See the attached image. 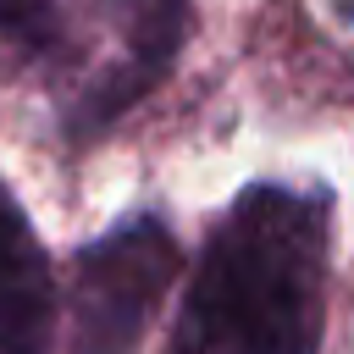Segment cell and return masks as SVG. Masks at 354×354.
I'll list each match as a JSON object with an SVG mask.
<instances>
[{"label":"cell","mask_w":354,"mask_h":354,"mask_svg":"<svg viewBox=\"0 0 354 354\" xmlns=\"http://www.w3.org/2000/svg\"><path fill=\"white\" fill-rule=\"evenodd\" d=\"M55 271L28 210L0 194V354H50Z\"/></svg>","instance_id":"obj_4"},{"label":"cell","mask_w":354,"mask_h":354,"mask_svg":"<svg viewBox=\"0 0 354 354\" xmlns=\"http://www.w3.org/2000/svg\"><path fill=\"white\" fill-rule=\"evenodd\" d=\"M332 194L249 183L205 232L171 354H315L326 332Z\"/></svg>","instance_id":"obj_1"},{"label":"cell","mask_w":354,"mask_h":354,"mask_svg":"<svg viewBox=\"0 0 354 354\" xmlns=\"http://www.w3.org/2000/svg\"><path fill=\"white\" fill-rule=\"evenodd\" d=\"M66 33V0H0V44L11 55H55Z\"/></svg>","instance_id":"obj_5"},{"label":"cell","mask_w":354,"mask_h":354,"mask_svg":"<svg viewBox=\"0 0 354 354\" xmlns=\"http://www.w3.org/2000/svg\"><path fill=\"white\" fill-rule=\"evenodd\" d=\"M332 6H337V17H343V22H354V0H332Z\"/></svg>","instance_id":"obj_6"},{"label":"cell","mask_w":354,"mask_h":354,"mask_svg":"<svg viewBox=\"0 0 354 354\" xmlns=\"http://www.w3.org/2000/svg\"><path fill=\"white\" fill-rule=\"evenodd\" d=\"M194 33V0H94L83 44H61V133L100 138L177 66Z\"/></svg>","instance_id":"obj_2"},{"label":"cell","mask_w":354,"mask_h":354,"mask_svg":"<svg viewBox=\"0 0 354 354\" xmlns=\"http://www.w3.org/2000/svg\"><path fill=\"white\" fill-rule=\"evenodd\" d=\"M183 249L155 210L105 227L72 260V354H138Z\"/></svg>","instance_id":"obj_3"}]
</instances>
